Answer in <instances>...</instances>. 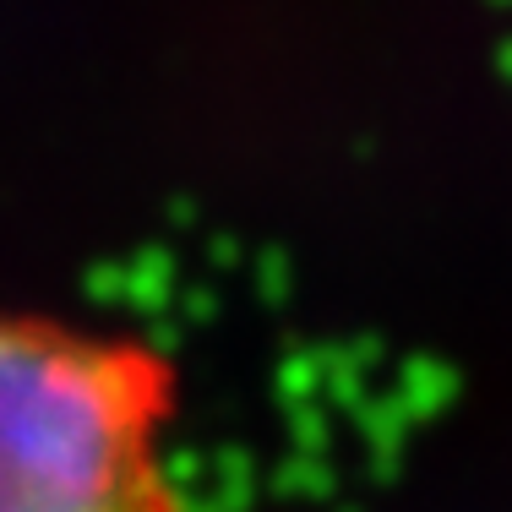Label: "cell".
Segmentation results:
<instances>
[{
    "label": "cell",
    "mask_w": 512,
    "mask_h": 512,
    "mask_svg": "<svg viewBox=\"0 0 512 512\" xmlns=\"http://www.w3.org/2000/svg\"><path fill=\"white\" fill-rule=\"evenodd\" d=\"M169 420L158 349L0 311V512H186Z\"/></svg>",
    "instance_id": "obj_1"
}]
</instances>
